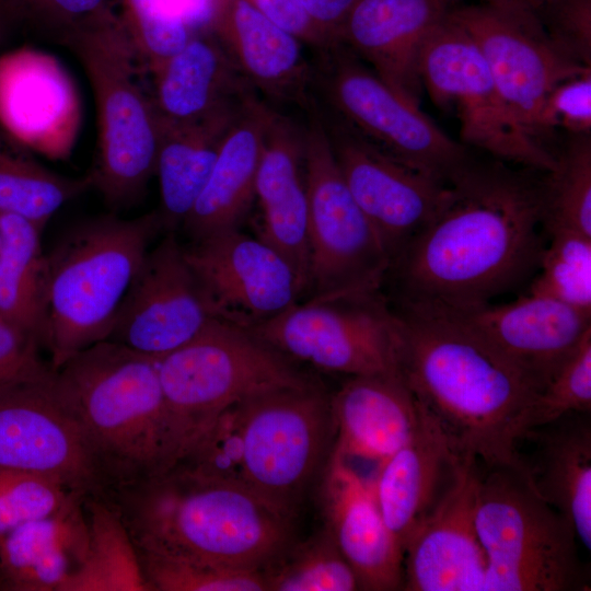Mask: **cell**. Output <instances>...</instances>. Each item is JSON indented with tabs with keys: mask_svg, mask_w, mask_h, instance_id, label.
Instances as JSON below:
<instances>
[{
	"mask_svg": "<svg viewBox=\"0 0 591 591\" xmlns=\"http://www.w3.org/2000/svg\"><path fill=\"white\" fill-rule=\"evenodd\" d=\"M454 0H358L338 36L390 88L420 105L419 57Z\"/></svg>",
	"mask_w": 591,
	"mask_h": 591,
	"instance_id": "21",
	"label": "cell"
},
{
	"mask_svg": "<svg viewBox=\"0 0 591 591\" xmlns=\"http://www.w3.org/2000/svg\"><path fill=\"white\" fill-rule=\"evenodd\" d=\"M480 464L464 459L456 476L403 548L405 591H484L487 559L475 525Z\"/></svg>",
	"mask_w": 591,
	"mask_h": 591,
	"instance_id": "19",
	"label": "cell"
},
{
	"mask_svg": "<svg viewBox=\"0 0 591 591\" xmlns=\"http://www.w3.org/2000/svg\"><path fill=\"white\" fill-rule=\"evenodd\" d=\"M248 97L197 120L179 124L159 120L155 175L160 189L158 212L163 230L172 232L183 225Z\"/></svg>",
	"mask_w": 591,
	"mask_h": 591,
	"instance_id": "30",
	"label": "cell"
},
{
	"mask_svg": "<svg viewBox=\"0 0 591 591\" xmlns=\"http://www.w3.org/2000/svg\"><path fill=\"white\" fill-rule=\"evenodd\" d=\"M267 591H355V571L324 526L263 569Z\"/></svg>",
	"mask_w": 591,
	"mask_h": 591,
	"instance_id": "34",
	"label": "cell"
},
{
	"mask_svg": "<svg viewBox=\"0 0 591 591\" xmlns=\"http://www.w3.org/2000/svg\"><path fill=\"white\" fill-rule=\"evenodd\" d=\"M590 412L591 329L537 395L529 415L526 432L569 413Z\"/></svg>",
	"mask_w": 591,
	"mask_h": 591,
	"instance_id": "40",
	"label": "cell"
},
{
	"mask_svg": "<svg viewBox=\"0 0 591 591\" xmlns=\"http://www.w3.org/2000/svg\"><path fill=\"white\" fill-rule=\"evenodd\" d=\"M426 309L441 312L479 335L543 387L591 329L590 314L531 293L497 305L488 302L459 309Z\"/></svg>",
	"mask_w": 591,
	"mask_h": 591,
	"instance_id": "20",
	"label": "cell"
},
{
	"mask_svg": "<svg viewBox=\"0 0 591 591\" xmlns=\"http://www.w3.org/2000/svg\"><path fill=\"white\" fill-rule=\"evenodd\" d=\"M542 182L473 158L447 183L432 219L392 263L403 304L488 303L536 269L543 252Z\"/></svg>",
	"mask_w": 591,
	"mask_h": 591,
	"instance_id": "1",
	"label": "cell"
},
{
	"mask_svg": "<svg viewBox=\"0 0 591 591\" xmlns=\"http://www.w3.org/2000/svg\"><path fill=\"white\" fill-rule=\"evenodd\" d=\"M275 24L317 51L338 43L332 40L311 19L300 0H247Z\"/></svg>",
	"mask_w": 591,
	"mask_h": 591,
	"instance_id": "44",
	"label": "cell"
},
{
	"mask_svg": "<svg viewBox=\"0 0 591 591\" xmlns=\"http://www.w3.org/2000/svg\"><path fill=\"white\" fill-rule=\"evenodd\" d=\"M523 439L534 444L530 460H522L533 487L568 520L578 542L590 551V413L566 414L529 430Z\"/></svg>",
	"mask_w": 591,
	"mask_h": 591,
	"instance_id": "27",
	"label": "cell"
},
{
	"mask_svg": "<svg viewBox=\"0 0 591 591\" xmlns=\"http://www.w3.org/2000/svg\"><path fill=\"white\" fill-rule=\"evenodd\" d=\"M36 339L0 318V387L53 369Z\"/></svg>",
	"mask_w": 591,
	"mask_h": 591,
	"instance_id": "43",
	"label": "cell"
},
{
	"mask_svg": "<svg viewBox=\"0 0 591 591\" xmlns=\"http://www.w3.org/2000/svg\"><path fill=\"white\" fill-rule=\"evenodd\" d=\"M0 246H1V228H0Z\"/></svg>",
	"mask_w": 591,
	"mask_h": 591,
	"instance_id": "48",
	"label": "cell"
},
{
	"mask_svg": "<svg viewBox=\"0 0 591 591\" xmlns=\"http://www.w3.org/2000/svg\"><path fill=\"white\" fill-rule=\"evenodd\" d=\"M532 13L565 55L591 67V0H541Z\"/></svg>",
	"mask_w": 591,
	"mask_h": 591,
	"instance_id": "41",
	"label": "cell"
},
{
	"mask_svg": "<svg viewBox=\"0 0 591 591\" xmlns=\"http://www.w3.org/2000/svg\"><path fill=\"white\" fill-rule=\"evenodd\" d=\"M207 32L232 59L248 84L267 99L309 108L313 67L302 42L247 0H212Z\"/></svg>",
	"mask_w": 591,
	"mask_h": 591,
	"instance_id": "22",
	"label": "cell"
},
{
	"mask_svg": "<svg viewBox=\"0 0 591 591\" xmlns=\"http://www.w3.org/2000/svg\"><path fill=\"white\" fill-rule=\"evenodd\" d=\"M316 103L344 181L392 265L432 219L447 184L390 155Z\"/></svg>",
	"mask_w": 591,
	"mask_h": 591,
	"instance_id": "16",
	"label": "cell"
},
{
	"mask_svg": "<svg viewBox=\"0 0 591 591\" xmlns=\"http://www.w3.org/2000/svg\"><path fill=\"white\" fill-rule=\"evenodd\" d=\"M312 67L313 90L323 101L320 105L395 159L445 184L471 160L467 147L344 45L317 51Z\"/></svg>",
	"mask_w": 591,
	"mask_h": 591,
	"instance_id": "10",
	"label": "cell"
},
{
	"mask_svg": "<svg viewBox=\"0 0 591 591\" xmlns=\"http://www.w3.org/2000/svg\"><path fill=\"white\" fill-rule=\"evenodd\" d=\"M529 293L552 298L591 315V236L551 228Z\"/></svg>",
	"mask_w": 591,
	"mask_h": 591,
	"instance_id": "36",
	"label": "cell"
},
{
	"mask_svg": "<svg viewBox=\"0 0 591 591\" xmlns=\"http://www.w3.org/2000/svg\"><path fill=\"white\" fill-rule=\"evenodd\" d=\"M542 137L559 128L568 135H591V69L559 82L541 114Z\"/></svg>",
	"mask_w": 591,
	"mask_h": 591,
	"instance_id": "42",
	"label": "cell"
},
{
	"mask_svg": "<svg viewBox=\"0 0 591 591\" xmlns=\"http://www.w3.org/2000/svg\"><path fill=\"white\" fill-rule=\"evenodd\" d=\"M331 455L380 463L405 445L421 421V408L398 373L349 376L331 395Z\"/></svg>",
	"mask_w": 591,
	"mask_h": 591,
	"instance_id": "24",
	"label": "cell"
},
{
	"mask_svg": "<svg viewBox=\"0 0 591 591\" xmlns=\"http://www.w3.org/2000/svg\"><path fill=\"white\" fill-rule=\"evenodd\" d=\"M163 395L161 464H176L232 404L314 382L293 360L247 328L213 317L192 340L158 361Z\"/></svg>",
	"mask_w": 591,
	"mask_h": 591,
	"instance_id": "7",
	"label": "cell"
},
{
	"mask_svg": "<svg viewBox=\"0 0 591 591\" xmlns=\"http://www.w3.org/2000/svg\"><path fill=\"white\" fill-rule=\"evenodd\" d=\"M0 467L50 477L86 497L106 490L54 369L0 387Z\"/></svg>",
	"mask_w": 591,
	"mask_h": 591,
	"instance_id": "14",
	"label": "cell"
},
{
	"mask_svg": "<svg viewBox=\"0 0 591 591\" xmlns=\"http://www.w3.org/2000/svg\"><path fill=\"white\" fill-rule=\"evenodd\" d=\"M137 552L149 591H267L263 570Z\"/></svg>",
	"mask_w": 591,
	"mask_h": 591,
	"instance_id": "37",
	"label": "cell"
},
{
	"mask_svg": "<svg viewBox=\"0 0 591 591\" xmlns=\"http://www.w3.org/2000/svg\"><path fill=\"white\" fill-rule=\"evenodd\" d=\"M324 526L352 568L359 589L402 590L403 551L389 531L370 480L331 455L321 486Z\"/></svg>",
	"mask_w": 591,
	"mask_h": 591,
	"instance_id": "23",
	"label": "cell"
},
{
	"mask_svg": "<svg viewBox=\"0 0 591 591\" xmlns=\"http://www.w3.org/2000/svg\"><path fill=\"white\" fill-rule=\"evenodd\" d=\"M93 90L99 146L88 175L114 210L135 205L155 175L160 123L138 81L140 62L119 15L108 10L65 35Z\"/></svg>",
	"mask_w": 591,
	"mask_h": 591,
	"instance_id": "8",
	"label": "cell"
},
{
	"mask_svg": "<svg viewBox=\"0 0 591 591\" xmlns=\"http://www.w3.org/2000/svg\"><path fill=\"white\" fill-rule=\"evenodd\" d=\"M397 371L453 450L484 466L525 468L518 450L541 383L450 316L402 305Z\"/></svg>",
	"mask_w": 591,
	"mask_h": 591,
	"instance_id": "2",
	"label": "cell"
},
{
	"mask_svg": "<svg viewBox=\"0 0 591 591\" xmlns=\"http://www.w3.org/2000/svg\"><path fill=\"white\" fill-rule=\"evenodd\" d=\"M273 107L256 93L242 106L182 228L192 242L240 229L256 199L255 179Z\"/></svg>",
	"mask_w": 591,
	"mask_h": 591,
	"instance_id": "26",
	"label": "cell"
},
{
	"mask_svg": "<svg viewBox=\"0 0 591 591\" xmlns=\"http://www.w3.org/2000/svg\"><path fill=\"white\" fill-rule=\"evenodd\" d=\"M306 127L271 111L267 121L255 179L259 206L305 179Z\"/></svg>",
	"mask_w": 591,
	"mask_h": 591,
	"instance_id": "38",
	"label": "cell"
},
{
	"mask_svg": "<svg viewBox=\"0 0 591 591\" xmlns=\"http://www.w3.org/2000/svg\"><path fill=\"white\" fill-rule=\"evenodd\" d=\"M306 112L308 290L323 298L374 293L390 258L344 181L315 99Z\"/></svg>",
	"mask_w": 591,
	"mask_h": 591,
	"instance_id": "11",
	"label": "cell"
},
{
	"mask_svg": "<svg viewBox=\"0 0 591 591\" xmlns=\"http://www.w3.org/2000/svg\"><path fill=\"white\" fill-rule=\"evenodd\" d=\"M91 188L89 176L57 174L0 136V213L24 218L44 229L67 202Z\"/></svg>",
	"mask_w": 591,
	"mask_h": 591,
	"instance_id": "33",
	"label": "cell"
},
{
	"mask_svg": "<svg viewBox=\"0 0 591 591\" xmlns=\"http://www.w3.org/2000/svg\"><path fill=\"white\" fill-rule=\"evenodd\" d=\"M79 494L50 477L0 467V540L26 522L57 512Z\"/></svg>",
	"mask_w": 591,
	"mask_h": 591,
	"instance_id": "39",
	"label": "cell"
},
{
	"mask_svg": "<svg viewBox=\"0 0 591 591\" xmlns=\"http://www.w3.org/2000/svg\"><path fill=\"white\" fill-rule=\"evenodd\" d=\"M483 3L533 11L541 0H480Z\"/></svg>",
	"mask_w": 591,
	"mask_h": 591,
	"instance_id": "47",
	"label": "cell"
},
{
	"mask_svg": "<svg viewBox=\"0 0 591 591\" xmlns=\"http://www.w3.org/2000/svg\"><path fill=\"white\" fill-rule=\"evenodd\" d=\"M158 361L105 339L55 370L58 391L86 438L106 490L160 467L164 406Z\"/></svg>",
	"mask_w": 591,
	"mask_h": 591,
	"instance_id": "5",
	"label": "cell"
},
{
	"mask_svg": "<svg viewBox=\"0 0 591 591\" xmlns=\"http://www.w3.org/2000/svg\"><path fill=\"white\" fill-rule=\"evenodd\" d=\"M333 436L331 395L315 383L277 389L227 407L173 466L239 485L294 519Z\"/></svg>",
	"mask_w": 591,
	"mask_h": 591,
	"instance_id": "4",
	"label": "cell"
},
{
	"mask_svg": "<svg viewBox=\"0 0 591 591\" xmlns=\"http://www.w3.org/2000/svg\"><path fill=\"white\" fill-rule=\"evenodd\" d=\"M315 24L335 43L350 10L358 0H300Z\"/></svg>",
	"mask_w": 591,
	"mask_h": 591,
	"instance_id": "46",
	"label": "cell"
},
{
	"mask_svg": "<svg viewBox=\"0 0 591 591\" xmlns=\"http://www.w3.org/2000/svg\"><path fill=\"white\" fill-rule=\"evenodd\" d=\"M421 412L413 438L378 463L369 479L381 515L402 551L449 489L464 460L432 418L422 408Z\"/></svg>",
	"mask_w": 591,
	"mask_h": 591,
	"instance_id": "25",
	"label": "cell"
},
{
	"mask_svg": "<svg viewBox=\"0 0 591 591\" xmlns=\"http://www.w3.org/2000/svg\"><path fill=\"white\" fill-rule=\"evenodd\" d=\"M479 470L475 525L487 559L484 591H586L572 525L533 487L525 468Z\"/></svg>",
	"mask_w": 591,
	"mask_h": 591,
	"instance_id": "9",
	"label": "cell"
},
{
	"mask_svg": "<svg viewBox=\"0 0 591 591\" xmlns=\"http://www.w3.org/2000/svg\"><path fill=\"white\" fill-rule=\"evenodd\" d=\"M158 210L137 218L102 216L76 225L46 253L43 350L54 370L107 339L154 236Z\"/></svg>",
	"mask_w": 591,
	"mask_h": 591,
	"instance_id": "6",
	"label": "cell"
},
{
	"mask_svg": "<svg viewBox=\"0 0 591 591\" xmlns=\"http://www.w3.org/2000/svg\"><path fill=\"white\" fill-rule=\"evenodd\" d=\"M213 318L175 232L148 251L120 305L108 340L162 358Z\"/></svg>",
	"mask_w": 591,
	"mask_h": 591,
	"instance_id": "17",
	"label": "cell"
},
{
	"mask_svg": "<svg viewBox=\"0 0 591 591\" xmlns=\"http://www.w3.org/2000/svg\"><path fill=\"white\" fill-rule=\"evenodd\" d=\"M184 251L213 317L250 329L303 294L290 265L240 229L192 242Z\"/></svg>",
	"mask_w": 591,
	"mask_h": 591,
	"instance_id": "18",
	"label": "cell"
},
{
	"mask_svg": "<svg viewBox=\"0 0 591 591\" xmlns=\"http://www.w3.org/2000/svg\"><path fill=\"white\" fill-rule=\"evenodd\" d=\"M450 16L476 43L519 123L543 142L540 120L548 94L559 82L591 67L565 55L529 10L480 2L453 7Z\"/></svg>",
	"mask_w": 591,
	"mask_h": 591,
	"instance_id": "15",
	"label": "cell"
},
{
	"mask_svg": "<svg viewBox=\"0 0 591 591\" xmlns=\"http://www.w3.org/2000/svg\"><path fill=\"white\" fill-rule=\"evenodd\" d=\"M151 73V99L162 123L197 120L255 93L209 32L193 36Z\"/></svg>",
	"mask_w": 591,
	"mask_h": 591,
	"instance_id": "29",
	"label": "cell"
},
{
	"mask_svg": "<svg viewBox=\"0 0 591 591\" xmlns=\"http://www.w3.org/2000/svg\"><path fill=\"white\" fill-rule=\"evenodd\" d=\"M0 318L26 333L43 349L46 325V253L43 229L0 213Z\"/></svg>",
	"mask_w": 591,
	"mask_h": 591,
	"instance_id": "31",
	"label": "cell"
},
{
	"mask_svg": "<svg viewBox=\"0 0 591 591\" xmlns=\"http://www.w3.org/2000/svg\"><path fill=\"white\" fill-rule=\"evenodd\" d=\"M83 495L0 540V590L61 591L88 548Z\"/></svg>",
	"mask_w": 591,
	"mask_h": 591,
	"instance_id": "28",
	"label": "cell"
},
{
	"mask_svg": "<svg viewBox=\"0 0 591 591\" xmlns=\"http://www.w3.org/2000/svg\"><path fill=\"white\" fill-rule=\"evenodd\" d=\"M372 296L310 297L250 331L291 360L320 370L348 376L398 373L396 314Z\"/></svg>",
	"mask_w": 591,
	"mask_h": 591,
	"instance_id": "13",
	"label": "cell"
},
{
	"mask_svg": "<svg viewBox=\"0 0 591 591\" xmlns=\"http://www.w3.org/2000/svg\"><path fill=\"white\" fill-rule=\"evenodd\" d=\"M542 181L543 224L591 236V135H568Z\"/></svg>",
	"mask_w": 591,
	"mask_h": 591,
	"instance_id": "35",
	"label": "cell"
},
{
	"mask_svg": "<svg viewBox=\"0 0 591 591\" xmlns=\"http://www.w3.org/2000/svg\"><path fill=\"white\" fill-rule=\"evenodd\" d=\"M48 24L63 35L111 10L109 0H24Z\"/></svg>",
	"mask_w": 591,
	"mask_h": 591,
	"instance_id": "45",
	"label": "cell"
},
{
	"mask_svg": "<svg viewBox=\"0 0 591 591\" xmlns=\"http://www.w3.org/2000/svg\"><path fill=\"white\" fill-rule=\"evenodd\" d=\"M139 552L263 570L293 542V519L250 490L173 466L101 495Z\"/></svg>",
	"mask_w": 591,
	"mask_h": 591,
	"instance_id": "3",
	"label": "cell"
},
{
	"mask_svg": "<svg viewBox=\"0 0 591 591\" xmlns=\"http://www.w3.org/2000/svg\"><path fill=\"white\" fill-rule=\"evenodd\" d=\"M418 69L431 100L454 106L462 144L532 171L555 169V153L519 123L476 43L450 13L428 36Z\"/></svg>",
	"mask_w": 591,
	"mask_h": 591,
	"instance_id": "12",
	"label": "cell"
},
{
	"mask_svg": "<svg viewBox=\"0 0 591 591\" xmlns=\"http://www.w3.org/2000/svg\"><path fill=\"white\" fill-rule=\"evenodd\" d=\"M88 548L61 591H149L135 543L117 510L102 496L84 499Z\"/></svg>",
	"mask_w": 591,
	"mask_h": 591,
	"instance_id": "32",
	"label": "cell"
}]
</instances>
